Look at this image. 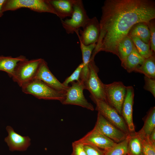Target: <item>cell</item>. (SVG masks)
<instances>
[{
    "label": "cell",
    "mask_w": 155,
    "mask_h": 155,
    "mask_svg": "<svg viewBox=\"0 0 155 155\" xmlns=\"http://www.w3.org/2000/svg\"><path fill=\"white\" fill-rule=\"evenodd\" d=\"M72 146V155H87L83 144L74 142H73Z\"/></svg>",
    "instance_id": "cell-32"
},
{
    "label": "cell",
    "mask_w": 155,
    "mask_h": 155,
    "mask_svg": "<svg viewBox=\"0 0 155 155\" xmlns=\"http://www.w3.org/2000/svg\"><path fill=\"white\" fill-rule=\"evenodd\" d=\"M142 142L144 155H155V144L151 142L148 137H146L138 133Z\"/></svg>",
    "instance_id": "cell-27"
},
{
    "label": "cell",
    "mask_w": 155,
    "mask_h": 155,
    "mask_svg": "<svg viewBox=\"0 0 155 155\" xmlns=\"http://www.w3.org/2000/svg\"><path fill=\"white\" fill-rule=\"evenodd\" d=\"M65 94V98L61 103L64 105H75L93 111V105L88 102L83 94L85 89L84 83L80 79L79 81L71 83Z\"/></svg>",
    "instance_id": "cell-8"
},
{
    "label": "cell",
    "mask_w": 155,
    "mask_h": 155,
    "mask_svg": "<svg viewBox=\"0 0 155 155\" xmlns=\"http://www.w3.org/2000/svg\"><path fill=\"white\" fill-rule=\"evenodd\" d=\"M84 66L82 70L80 80L84 83L87 80L89 73V64L92 53L96 47V43L88 45L84 44L79 40Z\"/></svg>",
    "instance_id": "cell-17"
},
{
    "label": "cell",
    "mask_w": 155,
    "mask_h": 155,
    "mask_svg": "<svg viewBox=\"0 0 155 155\" xmlns=\"http://www.w3.org/2000/svg\"><path fill=\"white\" fill-rule=\"evenodd\" d=\"M56 16L61 20L71 17L73 11L74 0H49Z\"/></svg>",
    "instance_id": "cell-16"
},
{
    "label": "cell",
    "mask_w": 155,
    "mask_h": 155,
    "mask_svg": "<svg viewBox=\"0 0 155 155\" xmlns=\"http://www.w3.org/2000/svg\"><path fill=\"white\" fill-rule=\"evenodd\" d=\"M84 150L87 155H104V151L95 146L90 145H84Z\"/></svg>",
    "instance_id": "cell-31"
},
{
    "label": "cell",
    "mask_w": 155,
    "mask_h": 155,
    "mask_svg": "<svg viewBox=\"0 0 155 155\" xmlns=\"http://www.w3.org/2000/svg\"><path fill=\"white\" fill-rule=\"evenodd\" d=\"M89 73L84 83L85 89L89 91L90 96L106 102L104 84L99 78L98 68L95 65L94 60L90 59L89 64Z\"/></svg>",
    "instance_id": "cell-9"
},
{
    "label": "cell",
    "mask_w": 155,
    "mask_h": 155,
    "mask_svg": "<svg viewBox=\"0 0 155 155\" xmlns=\"http://www.w3.org/2000/svg\"><path fill=\"white\" fill-rule=\"evenodd\" d=\"M5 0H0V18L3 15V12L2 11L3 5Z\"/></svg>",
    "instance_id": "cell-34"
},
{
    "label": "cell",
    "mask_w": 155,
    "mask_h": 155,
    "mask_svg": "<svg viewBox=\"0 0 155 155\" xmlns=\"http://www.w3.org/2000/svg\"><path fill=\"white\" fill-rule=\"evenodd\" d=\"M128 149V155H144L142 140L137 132L129 133Z\"/></svg>",
    "instance_id": "cell-23"
},
{
    "label": "cell",
    "mask_w": 155,
    "mask_h": 155,
    "mask_svg": "<svg viewBox=\"0 0 155 155\" xmlns=\"http://www.w3.org/2000/svg\"><path fill=\"white\" fill-rule=\"evenodd\" d=\"M41 59H28L19 62L12 77L13 81L22 87L34 79Z\"/></svg>",
    "instance_id": "cell-3"
},
{
    "label": "cell",
    "mask_w": 155,
    "mask_h": 155,
    "mask_svg": "<svg viewBox=\"0 0 155 155\" xmlns=\"http://www.w3.org/2000/svg\"><path fill=\"white\" fill-rule=\"evenodd\" d=\"M145 82L144 89L150 92L155 98V79L144 77Z\"/></svg>",
    "instance_id": "cell-30"
},
{
    "label": "cell",
    "mask_w": 155,
    "mask_h": 155,
    "mask_svg": "<svg viewBox=\"0 0 155 155\" xmlns=\"http://www.w3.org/2000/svg\"><path fill=\"white\" fill-rule=\"evenodd\" d=\"M145 59L138 53L135 47L124 61L121 66L127 71L130 73L134 71L143 63Z\"/></svg>",
    "instance_id": "cell-19"
},
{
    "label": "cell",
    "mask_w": 155,
    "mask_h": 155,
    "mask_svg": "<svg viewBox=\"0 0 155 155\" xmlns=\"http://www.w3.org/2000/svg\"><path fill=\"white\" fill-rule=\"evenodd\" d=\"M75 32L79 40L84 44L88 45L96 44L100 33L99 22L96 17L90 18L82 29H80Z\"/></svg>",
    "instance_id": "cell-11"
},
{
    "label": "cell",
    "mask_w": 155,
    "mask_h": 155,
    "mask_svg": "<svg viewBox=\"0 0 155 155\" xmlns=\"http://www.w3.org/2000/svg\"><path fill=\"white\" fill-rule=\"evenodd\" d=\"M150 30V45L151 50L155 52V22L153 19L146 23Z\"/></svg>",
    "instance_id": "cell-29"
},
{
    "label": "cell",
    "mask_w": 155,
    "mask_h": 155,
    "mask_svg": "<svg viewBox=\"0 0 155 155\" xmlns=\"http://www.w3.org/2000/svg\"><path fill=\"white\" fill-rule=\"evenodd\" d=\"M83 145H90L104 150L108 149L116 143L94 129L80 139L75 141Z\"/></svg>",
    "instance_id": "cell-13"
},
{
    "label": "cell",
    "mask_w": 155,
    "mask_h": 155,
    "mask_svg": "<svg viewBox=\"0 0 155 155\" xmlns=\"http://www.w3.org/2000/svg\"><path fill=\"white\" fill-rule=\"evenodd\" d=\"M148 139L151 142L155 144V129L150 134Z\"/></svg>",
    "instance_id": "cell-33"
},
{
    "label": "cell",
    "mask_w": 155,
    "mask_h": 155,
    "mask_svg": "<svg viewBox=\"0 0 155 155\" xmlns=\"http://www.w3.org/2000/svg\"><path fill=\"white\" fill-rule=\"evenodd\" d=\"M129 36L132 40L138 53L145 59L150 57L155 53L150 49V43H146L137 37Z\"/></svg>",
    "instance_id": "cell-26"
},
{
    "label": "cell",
    "mask_w": 155,
    "mask_h": 155,
    "mask_svg": "<svg viewBox=\"0 0 155 155\" xmlns=\"http://www.w3.org/2000/svg\"><path fill=\"white\" fill-rule=\"evenodd\" d=\"M94 129L116 143L122 141L128 135L108 121L99 112Z\"/></svg>",
    "instance_id": "cell-10"
},
{
    "label": "cell",
    "mask_w": 155,
    "mask_h": 155,
    "mask_svg": "<svg viewBox=\"0 0 155 155\" xmlns=\"http://www.w3.org/2000/svg\"><path fill=\"white\" fill-rule=\"evenodd\" d=\"M90 97L96 104V110L108 121L127 135L130 133L122 116L106 102Z\"/></svg>",
    "instance_id": "cell-7"
},
{
    "label": "cell",
    "mask_w": 155,
    "mask_h": 155,
    "mask_svg": "<svg viewBox=\"0 0 155 155\" xmlns=\"http://www.w3.org/2000/svg\"><path fill=\"white\" fill-rule=\"evenodd\" d=\"M134 89L132 86H126V92L121 110V116L130 133L135 132L133 120Z\"/></svg>",
    "instance_id": "cell-14"
},
{
    "label": "cell",
    "mask_w": 155,
    "mask_h": 155,
    "mask_svg": "<svg viewBox=\"0 0 155 155\" xmlns=\"http://www.w3.org/2000/svg\"><path fill=\"white\" fill-rule=\"evenodd\" d=\"M21 88L24 93L32 95L39 99L58 100L61 102L65 98V94L37 79H34Z\"/></svg>",
    "instance_id": "cell-2"
},
{
    "label": "cell",
    "mask_w": 155,
    "mask_h": 155,
    "mask_svg": "<svg viewBox=\"0 0 155 155\" xmlns=\"http://www.w3.org/2000/svg\"><path fill=\"white\" fill-rule=\"evenodd\" d=\"M83 64L82 63L77 67L73 73L67 78L62 84L65 86H68V84L75 81H79L80 80V75L82 70L83 67Z\"/></svg>",
    "instance_id": "cell-28"
},
{
    "label": "cell",
    "mask_w": 155,
    "mask_h": 155,
    "mask_svg": "<svg viewBox=\"0 0 155 155\" xmlns=\"http://www.w3.org/2000/svg\"><path fill=\"white\" fill-rule=\"evenodd\" d=\"M128 35L137 37L144 43H150V31L146 23L140 22L136 24L131 28Z\"/></svg>",
    "instance_id": "cell-20"
},
{
    "label": "cell",
    "mask_w": 155,
    "mask_h": 155,
    "mask_svg": "<svg viewBox=\"0 0 155 155\" xmlns=\"http://www.w3.org/2000/svg\"><path fill=\"white\" fill-rule=\"evenodd\" d=\"M154 129H155V107L154 106L150 110L143 127L137 132L142 135L148 137Z\"/></svg>",
    "instance_id": "cell-24"
},
{
    "label": "cell",
    "mask_w": 155,
    "mask_h": 155,
    "mask_svg": "<svg viewBox=\"0 0 155 155\" xmlns=\"http://www.w3.org/2000/svg\"><path fill=\"white\" fill-rule=\"evenodd\" d=\"M106 102L121 115V110L126 92V86L121 82L104 84Z\"/></svg>",
    "instance_id": "cell-6"
},
{
    "label": "cell",
    "mask_w": 155,
    "mask_h": 155,
    "mask_svg": "<svg viewBox=\"0 0 155 155\" xmlns=\"http://www.w3.org/2000/svg\"><path fill=\"white\" fill-rule=\"evenodd\" d=\"M23 8L39 13H48L56 15L49 0H5L2 11L3 13Z\"/></svg>",
    "instance_id": "cell-4"
},
{
    "label": "cell",
    "mask_w": 155,
    "mask_h": 155,
    "mask_svg": "<svg viewBox=\"0 0 155 155\" xmlns=\"http://www.w3.org/2000/svg\"><path fill=\"white\" fill-rule=\"evenodd\" d=\"M134 72L143 74L145 76L155 79V53L150 57L145 59L143 64Z\"/></svg>",
    "instance_id": "cell-22"
},
{
    "label": "cell",
    "mask_w": 155,
    "mask_h": 155,
    "mask_svg": "<svg viewBox=\"0 0 155 155\" xmlns=\"http://www.w3.org/2000/svg\"><path fill=\"white\" fill-rule=\"evenodd\" d=\"M129 139V134L122 141L116 143L108 149L103 150L104 155H128V145Z\"/></svg>",
    "instance_id": "cell-25"
},
{
    "label": "cell",
    "mask_w": 155,
    "mask_h": 155,
    "mask_svg": "<svg viewBox=\"0 0 155 155\" xmlns=\"http://www.w3.org/2000/svg\"><path fill=\"white\" fill-rule=\"evenodd\" d=\"M100 33L92 55L111 53L119 57L120 41L135 24L147 23L155 18V2L152 0H106L101 7Z\"/></svg>",
    "instance_id": "cell-1"
},
{
    "label": "cell",
    "mask_w": 155,
    "mask_h": 155,
    "mask_svg": "<svg viewBox=\"0 0 155 155\" xmlns=\"http://www.w3.org/2000/svg\"><path fill=\"white\" fill-rule=\"evenodd\" d=\"M6 129L8 135L5 138L4 141L11 151H24L30 145L31 139L28 136L21 135L15 132L9 126H7Z\"/></svg>",
    "instance_id": "cell-15"
},
{
    "label": "cell",
    "mask_w": 155,
    "mask_h": 155,
    "mask_svg": "<svg viewBox=\"0 0 155 155\" xmlns=\"http://www.w3.org/2000/svg\"><path fill=\"white\" fill-rule=\"evenodd\" d=\"M73 11L70 18L61 20L63 28L68 34L82 28L90 19L82 0H74Z\"/></svg>",
    "instance_id": "cell-5"
},
{
    "label": "cell",
    "mask_w": 155,
    "mask_h": 155,
    "mask_svg": "<svg viewBox=\"0 0 155 155\" xmlns=\"http://www.w3.org/2000/svg\"><path fill=\"white\" fill-rule=\"evenodd\" d=\"M135 47L132 40L128 35L120 41L118 46L117 51L118 57L121 63L131 53Z\"/></svg>",
    "instance_id": "cell-21"
},
{
    "label": "cell",
    "mask_w": 155,
    "mask_h": 155,
    "mask_svg": "<svg viewBox=\"0 0 155 155\" xmlns=\"http://www.w3.org/2000/svg\"><path fill=\"white\" fill-rule=\"evenodd\" d=\"M34 79L39 80L65 94L69 87L65 86L57 80L49 70L47 63L42 59Z\"/></svg>",
    "instance_id": "cell-12"
},
{
    "label": "cell",
    "mask_w": 155,
    "mask_h": 155,
    "mask_svg": "<svg viewBox=\"0 0 155 155\" xmlns=\"http://www.w3.org/2000/svg\"><path fill=\"white\" fill-rule=\"evenodd\" d=\"M27 59L22 55L16 57L0 56V71L6 72L9 77H12L18 63Z\"/></svg>",
    "instance_id": "cell-18"
}]
</instances>
